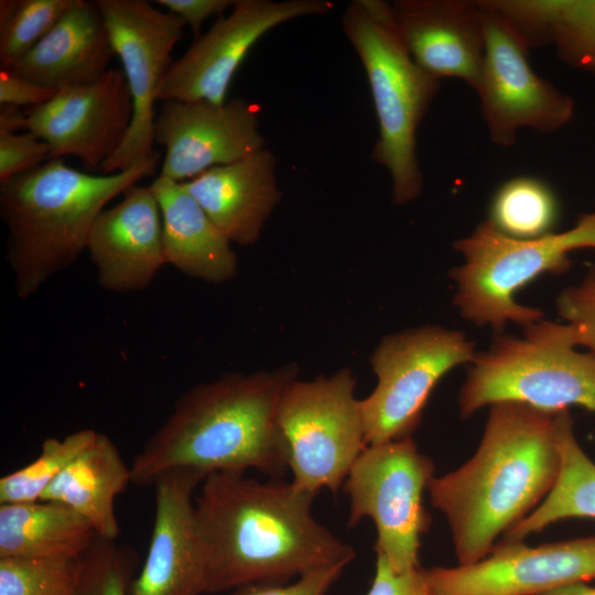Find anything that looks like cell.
I'll return each mask as SVG.
<instances>
[{
  "instance_id": "cell-1",
  "label": "cell",
  "mask_w": 595,
  "mask_h": 595,
  "mask_svg": "<svg viewBox=\"0 0 595 595\" xmlns=\"http://www.w3.org/2000/svg\"><path fill=\"white\" fill-rule=\"evenodd\" d=\"M244 474H210L195 500L204 595L285 584L353 561L354 548L313 517L314 495L292 482H259Z\"/></svg>"
},
{
  "instance_id": "cell-2",
  "label": "cell",
  "mask_w": 595,
  "mask_h": 595,
  "mask_svg": "<svg viewBox=\"0 0 595 595\" xmlns=\"http://www.w3.org/2000/svg\"><path fill=\"white\" fill-rule=\"evenodd\" d=\"M489 407L474 456L428 485L432 505L450 524L457 565L488 555L499 534L545 499L561 469L558 412L513 401Z\"/></svg>"
},
{
  "instance_id": "cell-3",
  "label": "cell",
  "mask_w": 595,
  "mask_h": 595,
  "mask_svg": "<svg viewBox=\"0 0 595 595\" xmlns=\"http://www.w3.org/2000/svg\"><path fill=\"white\" fill-rule=\"evenodd\" d=\"M298 367L229 372L182 393L170 415L133 457L132 484L151 486L162 473L257 469L281 479L289 472L278 408Z\"/></svg>"
},
{
  "instance_id": "cell-4",
  "label": "cell",
  "mask_w": 595,
  "mask_h": 595,
  "mask_svg": "<svg viewBox=\"0 0 595 595\" xmlns=\"http://www.w3.org/2000/svg\"><path fill=\"white\" fill-rule=\"evenodd\" d=\"M161 154L129 170L94 175L50 159L0 183L6 259L19 299L28 300L87 249L97 216L115 197L155 172Z\"/></svg>"
},
{
  "instance_id": "cell-5",
  "label": "cell",
  "mask_w": 595,
  "mask_h": 595,
  "mask_svg": "<svg viewBox=\"0 0 595 595\" xmlns=\"http://www.w3.org/2000/svg\"><path fill=\"white\" fill-rule=\"evenodd\" d=\"M342 26L365 69L378 120L371 158L390 175L392 202L411 203L423 190L416 132L439 93L440 80L409 54L391 3L353 1L343 13Z\"/></svg>"
},
{
  "instance_id": "cell-6",
  "label": "cell",
  "mask_w": 595,
  "mask_h": 595,
  "mask_svg": "<svg viewBox=\"0 0 595 595\" xmlns=\"http://www.w3.org/2000/svg\"><path fill=\"white\" fill-rule=\"evenodd\" d=\"M573 327L539 320L523 337L498 336L477 353L458 394L459 413L513 401L556 413L582 407L595 413V354L577 350Z\"/></svg>"
},
{
  "instance_id": "cell-7",
  "label": "cell",
  "mask_w": 595,
  "mask_h": 595,
  "mask_svg": "<svg viewBox=\"0 0 595 595\" xmlns=\"http://www.w3.org/2000/svg\"><path fill=\"white\" fill-rule=\"evenodd\" d=\"M453 247L463 260L451 271L453 303L461 316L496 331L508 322L524 327L542 320L543 313L519 304L516 292L542 273L565 272L572 251L595 249V210L564 231L532 239L506 236L486 219Z\"/></svg>"
},
{
  "instance_id": "cell-8",
  "label": "cell",
  "mask_w": 595,
  "mask_h": 595,
  "mask_svg": "<svg viewBox=\"0 0 595 595\" xmlns=\"http://www.w3.org/2000/svg\"><path fill=\"white\" fill-rule=\"evenodd\" d=\"M356 378L350 368L313 380L294 379L284 389L278 425L292 484L316 496L336 494L367 446Z\"/></svg>"
},
{
  "instance_id": "cell-9",
  "label": "cell",
  "mask_w": 595,
  "mask_h": 595,
  "mask_svg": "<svg viewBox=\"0 0 595 595\" xmlns=\"http://www.w3.org/2000/svg\"><path fill=\"white\" fill-rule=\"evenodd\" d=\"M434 477L432 459L412 437L367 445L343 488L349 498L348 527L365 517L376 527V554L398 573L420 567L421 537L430 528L423 491Z\"/></svg>"
},
{
  "instance_id": "cell-10",
  "label": "cell",
  "mask_w": 595,
  "mask_h": 595,
  "mask_svg": "<svg viewBox=\"0 0 595 595\" xmlns=\"http://www.w3.org/2000/svg\"><path fill=\"white\" fill-rule=\"evenodd\" d=\"M476 354L464 333L437 325L385 336L370 360L377 383L360 399L367 445L412 437L437 382Z\"/></svg>"
},
{
  "instance_id": "cell-11",
  "label": "cell",
  "mask_w": 595,
  "mask_h": 595,
  "mask_svg": "<svg viewBox=\"0 0 595 595\" xmlns=\"http://www.w3.org/2000/svg\"><path fill=\"white\" fill-rule=\"evenodd\" d=\"M119 56L132 97L129 131L118 151L100 167L104 174L122 172L152 158L154 104L170 69L171 54L186 23L178 15L145 0H95Z\"/></svg>"
},
{
  "instance_id": "cell-12",
  "label": "cell",
  "mask_w": 595,
  "mask_h": 595,
  "mask_svg": "<svg viewBox=\"0 0 595 595\" xmlns=\"http://www.w3.org/2000/svg\"><path fill=\"white\" fill-rule=\"evenodd\" d=\"M485 29V55L475 91L489 139L510 148L519 131L553 133L575 113L573 97L538 75L528 61L529 50L495 12L477 0Z\"/></svg>"
},
{
  "instance_id": "cell-13",
  "label": "cell",
  "mask_w": 595,
  "mask_h": 595,
  "mask_svg": "<svg viewBox=\"0 0 595 595\" xmlns=\"http://www.w3.org/2000/svg\"><path fill=\"white\" fill-rule=\"evenodd\" d=\"M329 0H236L227 15L195 37L163 77L158 100L226 102L231 80L253 45L291 20L328 13Z\"/></svg>"
},
{
  "instance_id": "cell-14",
  "label": "cell",
  "mask_w": 595,
  "mask_h": 595,
  "mask_svg": "<svg viewBox=\"0 0 595 595\" xmlns=\"http://www.w3.org/2000/svg\"><path fill=\"white\" fill-rule=\"evenodd\" d=\"M423 572L430 595H539L595 578V536L539 547L505 541L476 563Z\"/></svg>"
},
{
  "instance_id": "cell-15",
  "label": "cell",
  "mask_w": 595,
  "mask_h": 595,
  "mask_svg": "<svg viewBox=\"0 0 595 595\" xmlns=\"http://www.w3.org/2000/svg\"><path fill=\"white\" fill-rule=\"evenodd\" d=\"M154 142L165 149L161 176L182 183L264 148L257 105L234 98L163 100L154 120Z\"/></svg>"
},
{
  "instance_id": "cell-16",
  "label": "cell",
  "mask_w": 595,
  "mask_h": 595,
  "mask_svg": "<svg viewBox=\"0 0 595 595\" xmlns=\"http://www.w3.org/2000/svg\"><path fill=\"white\" fill-rule=\"evenodd\" d=\"M132 97L122 71L87 85L57 90L29 112L28 131L43 140L51 159L78 158L99 171L121 147L131 125Z\"/></svg>"
},
{
  "instance_id": "cell-17",
  "label": "cell",
  "mask_w": 595,
  "mask_h": 595,
  "mask_svg": "<svg viewBox=\"0 0 595 595\" xmlns=\"http://www.w3.org/2000/svg\"><path fill=\"white\" fill-rule=\"evenodd\" d=\"M205 477L177 468L160 474L148 554L129 595H204L205 567L193 494Z\"/></svg>"
},
{
  "instance_id": "cell-18",
  "label": "cell",
  "mask_w": 595,
  "mask_h": 595,
  "mask_svg": "<svg viewBox=\"0 0 595 595\" xmlns=\"http://www.w3.org/2000/svg\"><path fill=\"white\" fill-rule=\"evenodd\" d=\"M122 195L97 216L86 249L99 286L115 293L147 289L166 264L161 210L153 191L136 184Z\"/></svg>"
},
{
  "instance_id": "cell-19",
  "label": "cell",
  "mask_w": 595,
  "mask_h": 595,
  "mask_svg": "<svg viewBox=\"0 0 595 595\" xmlns=\"http://www.w3.org/2000/svg\"><path fill=\"white\" fill-rule=\"evenodd\" d=\"M391 4L413 61L439 80L456 78L475 90L486 45L478 1L397 0Z\"/></svg>"
},
{
  "instance_id": "cell-20",
  "label": "cell",
  "mask_w": 595,
  "mask_h": 595,
  "mask_svg": "<svg viewBox=\"0 0 595 595\" xmlns=\"http://www.w3.org/2000/svg\"><path fill=\"white\" fill-rule=\"evenodd\" d=\"M275 166V155L263 148L182 184L231 244L250 246L281 201Z\"/></svg>"
},
{
  "instance_id": "cell-21",
  "label": "cell",
  "mask_w": 595,
  "mask_h": 595,
  "mask_svg": "<svg viewBox=\"0 0 595 595\" xmlns=\"http://www.w3.org/2000/svg\"><path fill=\"white\" fill-rule=\"evenodd\" d=\"M115 55L96 1L76 0L35 46L0 69L57 91L96 82Z\"/></svg>"
},
{
  "instance_id": "cell-22",
  "label": "cell",
  "mask_w": 595,
  "mask_h": 595,
  "mask_svg": "<svg viewBox=\"0 0 595 595\" xmlns=\"http://www.w3.org/2000/svg\"><path fill=\"white\" fill-rule=\"evenodd\" d=\"M150 187L161 210L166 264L208 283L232 279L238 259L231 242L183 184L159 175Z\"/></svg>"
},
{
  "instance_id": "cell-23",
  "label": "cell",
  "mask_w": 595,
  "mask_h": 595,
  "mask_svg": "<svg viewBox=\"0 0 595 595\" xmlns=\"http://www.w3.org/2000/svg\"><path fill=\"white\" fill-rule=\"evenodd\" d=\"M530 51L550 45L572 68L595 75V0H484Z\"/></svg>"
},
{
  "instance_id": "cell-24",
  "label": "cell",
  "mask_w": 595,
  "mask_h": 595,
  "mask_svg": "<svg viewBox=\"0 0 595 595\" xmlns=\"http://www.w3.org/2000/svg\"><path fill=\"white\" fill-rule=\"evenodd\" d=\"M132 484L112 440L98 432L89 445L46 488L41 500L62 504L84 517L99 538L116 540L120 533L115 500Z\"/></svg>"
},
{
  "instance_id": "cell-25",
  "label": "cell",
  "mask_w": 595,
  "mask_h": 595,
  "mask_svg": "<svg viewBox=\"0 0 595 595\" xmlns=\"http://www.w3.org/2000/svg\"><path fill=\"white\" fill-rule=\"evenodd\" d=\"M98 538L84 517L62 504L0 505V558L77 560Z\"/></svg>"
},
{
  "instance_id": "cell-26",
  "label": "cell",
  "mask_w": 595,
  "mask_h": 595,
  "mask_svg": "<svg viewBox=\"0 0 595 595\" xmlns=\"http://www.w3.org/2000/svg\"><path fill=\"white\" fill-rule=\"evenodd\" d=\"M556 437L561 454L558 480L545 499L505 533V541H522L564 519H595V463L580 446L569 410L556 414Z\"/></svg>"
},
{
  "instance_id": "cell-27",
  "label": "cell",
  "mask_w": 595,
  "mask_h": 595,
  "mask_svg": "<svg viewBox=\"0 0 595 595\" xmlns=\"http://www.w3.org/2000/svg\"><path fill=\"white\" fill-rule=\"evenodd\" d=\"M558 217L552 188L540 178L517 176L497 188L487 220L506 236L532 239L552 232Z\"/></svg>"
},
{
  "instance_id": "cell-28",
  "label": "cell",
  "mask_w": 595,
  "mask_h": 595,
  "mask_svg": "<svg viewBox=\"0 0 595 595\" xmlns=\"http://www.w3.org/2000/svg\"><path fill=\"white\" fill-rule=\"evenodd\" d=\"M96 434L93 429H80L62 439L46 437L31 463L0 478V505L41 500L46 488Z\"/></svg>"
},
{
  "instance_id": "cell-29",
  "label": "cell",
  "mask_w": 595,
  "mask_h": 595,
  "mask_svg": "<svg viewBox=\"0 0 595 595\" xmlns=\"http://www.w3.org/2000/svg\"><path fill=\"white\" fill-rule=\"evenodd\" d=\"M76 0H1L0 68L25 55Z\"/></svg>"
},
{
  "instance_id": "cell-30",
  "label": "cell",
  "mask_w": 595,
  "mask_h": 595,
  "mask_svg": "<svg viewBox=\"0 0 595 595\" xmlns=\"http://www.w3.org/2000/svg\"><path fill=\"white\" fill-rule=\"evenodd\" d=\"M80 575L82 558H0V595H76Z\"/></svg>"
},
{
  "instance_id": "cell-31",
  "label": "cell",
  "mask_w": 595,
  "mask_h": 595,
  "mask_svg": "<svg viewBox=\"0 0 595 595\" xmlns=\"http://www.w3.org/2000/svg\"><path fill=\"white\" fill-rule=\"evenodd\" d=\"M136 554L116 540L98 538L82 556L76 595H129L128 582Z\"/></svg>"
},
{
  "instance_id": "cell-32",
  "label": "cell",
  "mask_w": 595,
  "mask_h": 595,
  "mask_svg": "<svg viewBox=\"0 0 595 595\" xmlns=\"http://www.w3.org/2000/svg\"><path fill=\"white\" fill-rule=\"evenodd\" d=\"M555 304L560 316L573 327L578 346L595 354V266L580 283L565 288Z\"/></svg>"
},
{
  "instance_id": "cell-33",
  "label": "cell",
  "mask_w": 595,
  "mask_h": 595,
  "mask_svg": "<svg viewBox=\"0 0 595 595\" xmlns=\"http://www.w3.org/2000/svg\"><path fill=\"white\" fill-rule=\"evenodd\" d=\"M50 159V147L33 133H0V183L32 171Z\"/></svg>"
},
{
  "instance_id": "cell-34",
  "label": "cell",
  "mask_w": 595,
  "mask_h": 595,
  "mask_svg": "<svg viewBox=\"0 0 595 595\" xmlns=\"http://www.w3.org/2000/svg\"><path fill=\"white\" fill-rule=\"evenodd\" d=\"M347 565L338 564L307 572L290 584H251L231 595H326Z\"/></svg>"
},
{
  "instance_id": "cell-35",
  "label": "cell",
  "mask_w": 595,
  "mask_h": 595,
  "mask_svg": "<svg viewBox=\"0 0 595 595\" xmlns=\"http://www.w3.org/2000/svg\"><path fill=\"white\" fill-rule=\"evenodd\" d=\"M423 570L398 573L377 554L374 578L366 595H430Z\"/></svg>"
},
{
  "instance_id": "cell-36",
  "label": "cell",
  "mask_w": 595,
  "mask_h": 595,
  "mask_svg": "<svg viewBox=\"0 0 595 595\" xmlns=\"http://www.w3.org/2000/svg\"><path fill=\"white\" fill-rule=\"evenodd\" d=\"M55 93L7 69H0V105L34 108L48 101Z\"/></svg>"
},
{
  "instance_id": "cell-37",
  "label": "cell",
  "mask_w": 595,
  "mask_h": 595,
  "mask_svg": "<svg viewBox=\"0 0 595 595\" xmlns=\"http://www.w3.org/2000/svg\"><path fill=\"white\" fill-rule=\"evenodd\" d=\"M154 3L178 15L198 36L205 20L213 15L221 17L225 11L232 9L236 0H155Z\"/></svg>"
},
{
  "instance_id": "cell-38",
  "label": "cell",
  "mask_w": 595,
  "mask_h": 595,
  "mask_svg": "<svg viewBox=\"0 0 595 595\" xmlns=\"http://www.w3.org/2000/svg\"><path fill=\"white\" fill-rule=\"evenodd\" d=\"M29 113L20 107L0 105V133H17L18 130H28Z\"/></svg>"
},
{
  "instance_id": "cell-39",
  "label": "cell",
  "mask_w": 595,
  "mask_h": 595,
  "mask_svg": "<svg viewBox=\"0 0 595 595\" xmlns=\"http://www.w3.org/2000/svg\"><path fill=\"white\" fill-rule=\"evenodd\" d=\"M539 595H595V587L581 582L552 588Z\"/></svg>"
}]
</instances>
